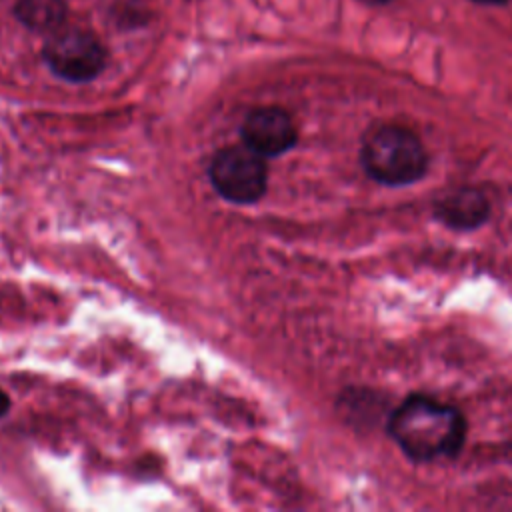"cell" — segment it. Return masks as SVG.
I'll return each instance as SVG.
<instances>
[{
  "label": "cell",
  "mask_w": 512,
  "mask_h": 512,
  "mask_svg": "<svg viewBox=\"0 0 512 512\" xmlns=\"http://www.w3.org/2000/svg\"><path fill=\"white\" fill-rule=\"evenodd\" d=\"M388 436L414 462L456 456L466 440V418L450 404L424 394H410L386 422Z\"/></svg>",
  "instance_id": "1"
},
{
  "label": "cell",
  "mask_w": 512,
  "mask_h": 512,
  "mask_svg": "<svg viewBox=\"0 0 512 512\" xmlns=\"http://www.w3.org/2000/svg\"><path fill=\"white\" fill-rule=\"evenodd\" d=\"M364 172L384 186H406L428 172V152L408 128L384 124L366 134L360 148Z\"/></svg>",
  "instance_id": "2"
},
{
  "label": "cell",
  "mask_w": 512,
  "mask_h": 512,
  "mask_svg": "<svg viewBox=\"0 0 512 512\" xmlns=\"http://www.w3.org/2000/svg\"><path fill=\"white\" fill-rule=\"evenodd\" d=\"M208 174L216 192L236 204H252L266 192V162L246 144L222 148Z\"/></svg>",
  "instance_id": "3"
},
{
  "label": "cell",
  "mask_w": 512,
  "mask_h": 512,
  "mask_svg": "<svg viewBox=\"0 0 512 512\" xmlns=\"http://www.w3.org/2000/svg\"><path fill=\"white\" fill-rule=\"evenodd\" d=\"M44 60L56 76L68 82H88L102 72L106 52L94 34L68 28L52 32L44 44Z\"/></svg>",
  "instance_id": "4"
},
{
  "label": "cell",
  "mask_w": 512,
  "mask_h": 512,
  "mask_svg": "<svg viewBox=\"0 0 512 512\" xmlns=\"http://www.w3.org/2000/svg\"><path fill=\"white\" fill-rule=\"evenodd\" d=\"M242 142L260 154L262 158H272L288 152L296 144V128L292 118L274 106L252 110L240 130Z\"/></svg>",
  "instance_id": "5"
},
{
  "label": "cell",
  "mask_w": 512,
  "mask_h": 512,
  "mask_svg": "<svg viewBox=\"0 0 512 512\" xmlns=\"http://www.w3.org/2000/svg\"><path fill=\"white\" fill-rule=\"evenodd\" d=\"M490 216V200L478 188L464 186L434 202V218L452 230H474Z\"/></svg>",
  "instance_id": "6"
},
{
  "label": "cell",
  "mask_w": 512,
  "mask_h": 512,
  "mask_svg": "<svg viewBox=\"0 0 512 512\" xmlns=\"http://www.w3.org/2000/svg\"><path fill=\"white\" fill-rule=\"evenodd\" d=\"M64 0H18V20L36 32H56L66 20Z\"/></svg>",
  "instance_id": "7"
},
{
  "label": "cell",
  "mask_w": 512,
  "mask_h": 512,
  "mask_svg": "<svg viewBox=\"0 0 512 512\" xmlns=\"http://www.w3.org/2000/svg\"><path fill=\"white\" fill-rule=\"evenodd\" d=\"M8 408H10V400H8V396L0 390V418L8 412Z\"/></svg>",
  "instance_id": "8"
},
{
  "label": "cell",
  "mask_w": 512,
  "mask_h": 512,
  "mask_svg": "<svg viewBox=\"0 0 512 512\" xmlns=\"http://www.w3.org/2000/svg\"><path fill=\"white\" fill-rule=\"evenodd\" d=\"M476 2H482V4H504L506 0H476Z\"/></svg>",
  "instance_id": "9"
}]
</instances>
